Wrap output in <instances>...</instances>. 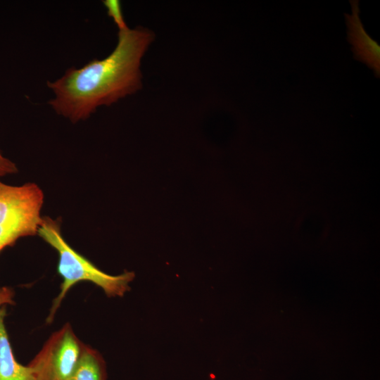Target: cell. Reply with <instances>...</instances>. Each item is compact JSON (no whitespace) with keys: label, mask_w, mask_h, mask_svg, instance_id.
Returning a JSON list of instances; mask_svg holds the SVG:
<instances>
[{"label":"cell","mask_w":380,"mask_h":380,"mask_svg":"<svg viewBox=\"0 0 380 380\" xmlns=\"http://www.w3.org/2000/svg\"><path fill=\"white\" fill-rule=\"evenodd\" d=\"M6 306L0 308V380H38L28 365L19 363L6 328Z\"/></svg>","instance_id":"6"},{"label":"cell","mask_w":380,"mask_h":380,"mask_svg":"<svg viewBox=\"0 0 380 380\" xmlns=\"http://www.w3.org/2000/svg\"><path fill=\"white\" fill-rule=\"evenodd\" d=\"M44 193L34 183L11 186L0 181V227L41 215Z\"/></svg>","instance_id":"4"},{"label":"cell","mask_w":380,"mask_h":380,"mask_svg":"<svg viewBox=\"0 0 380 380\" xmlns=\"http://www.w3.org/2000/svg\"><path fill=\"white\" fill-rule=\"evenodd\" d=\"M106 362L102 355L88 345L73 373L68 380H106Z\"/></svg>","instance_id":"7"},{"label":"cell","mask_w":380,"mask_h":380,"mask_svg":"<svg viewBox=\"0 0 380 380\" xmlns=\"http://www.w3.org/2000/svg\"><path fill=\"white\" fill-rule=\"evenodd\" d=\"M18 168L14 163L4 157L0 151V177L6 175L14 174Z\"/></svg>","instance_id":"10"},{"label":"cell","mask_w":380,"mask_h":380,"mask_svg":"<svg viewBox=\"0 0 380 380\" xmlns=\"http://www.w3.org/2000/svg\"><path fill=\"white\" fill-rule=\"evenodd\" d=\"M85 344L70 323L53 333L27 365L38 380H68L76 368Z\"/></svg>","instance_id":"3"},{"label":"cell","mask_w":380,"mask_h":380,"mask_svg":"<svg viewBox=\"0 0 380 380\" xmlns=\"http://www.w3.org/2000/svg\"><path fill=\"white\" fill-rule=\"evenodd\" d=\"M153 39L151 31L141 27L119 31L117 45L107 57L70 68L59 79L47 82L54 94L49 106L76 123L97 108L135 93L141 87V58Z\"/></svg>","instance_id":"1"},{"label":"cell","mask_w":380,"mask_h":380,"mask_svg":"<svg viewBox=\"0 0 380 380\" xmlns=\"http://www.w3.org/2000/svg\"><path fill=\"white\" fill-rule=\"evenodd\" d=\"M350 14L346 13L348 27V39L352 46L355 59L366 64L375 73L380 76V46L365 31L360 18L358 1H350Z\"/></svg>","instance_id":"5"},{"label":"cell","mask_w":380,"mask_h":380,"mask_svg":"<svg viewBox=\"0 0 380 380\" xmlns=\"http://www.w3.org/2000/svg\"><path fill=\"white\" fill-rule=\"evenodd\" d=\"M37 235L54 248L58 255L57 271L62 277L58 296L53 301L46 322L53 321L68 291L80 281H89L101 287L108 297L122 296L129 290L134 278L132 272L113 276L108 274L77 251L63 239L61 222L50 217H42Z\"/></svg>","instance_id":"2"},{"label":"cell","mask_w":380,"mask_h":380,"mask_svg":"<svg viewBox=\"0 0 380 380\" xmlns=\"http://www.w3.org/2000/svg\"><path fill=\"white\" fill-rule=\"evenodd\" d=\"M108 15L113 19L119 31L129 28L125 21L122 12L121 4L118 0H106L103 1Z\"/></svg>","instance_id":"8"},{"label":"cell","mask_w":380,"mask_h":380,"mask_svg":"<svg viewBox=\"0 0 380 380\" xmlns=\"http://www.w3.org/2000/svg\"><path fill=\"white\" fill-rule=\"evenodd\" d=\"M15 292L8 286H0V308L15 304Z\"/></svg>","instance_id":"9"}]
</instances>
